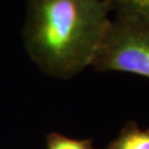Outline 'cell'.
<instances>
[{
	"instance_id": "cell-1",
	"label": "cell",
	"mask_w": 149,
	"mask_h": 149,
	"mask_svg": "<svg viewBox=\"0 0 149 149\" xmlns=\"http://www.w3.org/2000/svg\"><path fill=\"white\" fill-rule=\"evenodd\" d=\"M112 0H27L23 41L44 74L70 79L92 65L112 19Z\"/></svg>"
},
{
	"instance_id": "cell-2",
	"label": "cell",
	"mask_w": 149,
	"mask_h": 149,
	"mask_svg": "<svg viewBox=\"0 0 149 149\" xmlns=\"http://www.w3.org/2000/svg\"><path fill=\"white\" fill-rule=\"evenodd\" d=\"M91 66L149 79V29L117 16L107 28Z\"/></svg>"
},
{
	"instance_id": "cell-3",
	"label": "cell",
	"mask_w": 149,
	"mask_h": 149,
	"mask_svg": "<svg viewBox=\"0 0 149 149\" xmlns=\"http://www.w3.org/2000/svg\"><path fill=\"white\" fill-rule=\"evenodd\" d=\"M104 149H149V128L143 129L136 122L130 120Z\"/></svg>"
},
{
	"instance_id": "cell-4",
	"label": "cell",
	"mask_w": 149,
	"mask_h": 149,
	"mask_svg": "<svg viewBox=\"0 0 149 149\" xmlns=\"http://www.w3.org/2000/svg\"><path fill=\"white\" fill-rule=\"evenodd\" d=\"M117 16L149 29V0H112Z\"/></svg>"
},
{
	"instance_id": "cell-5",
	"label": "cell",
	"mask_w": 149,
	"mask_h": 149,
	"mask_svg": "<svg viewBox=\"0 0 149 149\" xmlns=\"http://www.w3.org/2000/svg\"><path fill=\"white\" fill-rule=\"evenodd\" d=\"M47 149H94L93 139L70 138L59 133H50L47 136Z\"/></svg>"
}]
</instances>
